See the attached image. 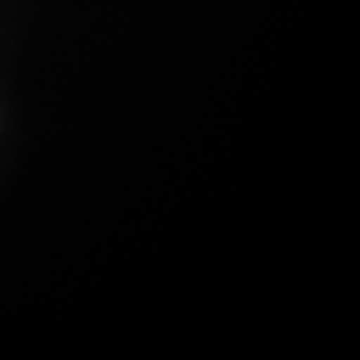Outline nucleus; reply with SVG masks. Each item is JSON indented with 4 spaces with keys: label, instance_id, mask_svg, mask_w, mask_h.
Returning <instances> with one entry per match:
<instances>
[]
</instances>
